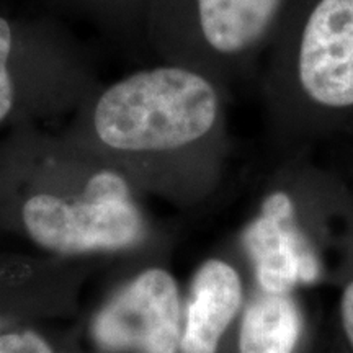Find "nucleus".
<instances>
[{
    "label": "nucleus",
    "mask_w": 353,
    "mask_h": 353,
    "mask_svg": "<svg viewBox=\"0 0 353 353\" xmlns=\"http://www.w3.org/2000/svg\"><path fill=\"white\" fill-rule=\"evenodd\" d=\"M218 112V94L200 74L156 68L110 87L97 103L94 126L108 148L162 152L208 134Z\"/></svg>",
    "instance_id": "1"
},
{
    "label": "nucleus",
    "mask_w": 353,
    "mask_h": 353,
    "mask_svg": "<svg viewBox=\"0 0 353 353\" xmlns=\"http://www.w3.org/2000/svg\"><path fill=\"white\" fill-rule=\"evenodd\" d=\"M21 221L34 244L61 255L120 252L139 245L145 236L130 185L108 170L92 176L76 200L48 193L28 198Z\"/></svg>",
    "instance_id": "2"
},
{
    "label": "nucleus",
    "mask_w": 353,
    "mask_h": 353,
    "mask_svg": "<svg viewBox=\"0 0 353 353\" xmlns=\"http://www.w3.org/2000/svg\"><path fill=\"white\" fill-rule=\"evenodd\" d=\"M183 303L174 275L145 268L121 286L92 321L103 353H179Z\"/></svg>",
    "instance_id": "3"
},
{
    "label": "nucleus",
    "mask_w": 353,
    "mask_h": 353,
    "mask_svg": "<svg viewBox=\"0 0 353 353\" xmlns=\"http://www.w3.org/2000/svg\"><path fill=\"white\" fill-rule=\"evenodd\" d=\"M303 92L325 108L353 107V0H319L298 51Z\"/></svg>",
    "instance_id": "4"
},
{
    "label": "nucleus",
    "mask_w": 353,
    "mask_h": 353,
    "mask_svg": "<svg viewBox=\"0 0 353 353\" xmlns=\"http://www.w3.org/2000/svg\"><path fill=\"white\" fill-rule=\"evenodd\" d=\"M244 244L255 281L265 293H293L321 275L314 247L294 223L291 201L281 193L263 203L262 213L247 228Z\"/></svg>",
    "instance_id": "5"
},
{
    "label": "nucleus",
    "mask_w": 353,
    "mask_h": 353,
    "mask_svg": "<svg viewBox=\"0 0 353 353\" xmlns=\"http://www.w3.org/2000/svg\"><path fill=\"white\" fill-rule=\"evenodd\" d=\"M244 306L245 288L239 270L223 259L203 262L183 304L179 353H218Z\"/></svg>",
    "instance_id": "6"
},
{
    "label": "nucleus",
    "mask_w": 353,
    "mask_h": 353,
    "mask_svg": "<svg viewBox=\"0 0 353 353\" xmlns=\"http://www.w3.org/2000/svg\"><path fill=\"white\" fill-rule=\"evenodd\" d=\"M301 335V307L293 294L260 291L241 312L237 353H296Z\"/></svg>",
    "instance_id": "7"
},
{
    "label": "nucleus",
    "mask_w": 353,
    "mask_h": 353,
    "mask_svg": "<svg viewBox=\"0 0 353 353\" xmlns=\"http://www.w3.org/2000/svg\"><path fill=\"white\" fill-rule=\"evenodd\" d=\"M203 37L221 54H237L268 32L283 0H196Z\"/></svg>",
    "instance_id": "8"
},
{
    "label": "nucleus",
    "mask_w": 353,
    "mask_h": 353,
    "mask_svg": "<svg viewBox=\"0 0 353 353\" xmlns=\"http://www.w3.org/2000/svg\"><path fill=\"white\" fill-rule=\"evenodd\" d=\"M0 353H56L41 334L32 329L8 330L0 334Z\"/></svg>",
    "instance_id": "9"
},
{
    "label": "nucleus",
    "mask_w": 353,
    "mask_h": 353,
    "mask_svg": "<svg viewBox=\"0 0 353 353\" xmlns=\"http://www.w3.org/2000/svg\"><path fill=\"white\" fill-rule=\"evenodd\" d=\"M12 51V30L6 19L0 17V121L13 107V83L7 63Z\"/></svg>",
    "instance_id": "10"
},
{
    "label": "nucleus",
    "mask_w": 353,
    "mask_h": 353,
    "mask_svg": "<svg viewBox=\"0 0 353 353\" xmlns=\"http://www.w3.org/2000/svg\"><path fill=\"white\" fill-rule=\"evenodd\" d=\"M339 316H341V325L343 337L348 347L353 350V278L343 286L341 301H339Z\"/></svg>",
    "instance_id": "11"
}]
</instances>
